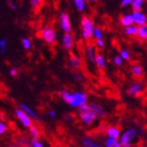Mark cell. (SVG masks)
I'll return each instance as SVG.
<instances>
[{
    "label": "cell",
    "mask_w": 147,
    "mask_h": 147,
    "mask_svg": "<svg viewBox=\"0 0 147 147\" xmlns=\"http://www.w3.org/2000/svg\"><path fill=\"white\" fill-rule=\"evenodd\" d=\"M59 97L71 108H77V109L88 103L87 94L84 92H69L67 89H62L59 92Z\"/></svg>",
    "instance_id": "6da1fadb"
},
{
    "label": "cell",
    "mask_w": 147,
    "mask_h": 147,
    "mask_svg": "<svg viewBox=\"0 0 147 147\" xmlns=\"http://www.w3.org/2000/svg\"><path fill=\"white\" fill-rule=\"evenodd\" d=\"M95 33V23L89 16H83L81 18V34L82 38L86 41V43L90 42L92 36Z\"/></svg>",
    "instance_id": "7a4b0ae2"
},
{
    "label": "cell",
    "mask_w": 147,
    "mask_h": 147,
    "mask_svg": "<svg viewBox=\"0 0 147 147\" xmlns=\"http://www.w3.org/2000/svg\"><path fill=\"white\" fill-rule=\"evenodd\" d=\"M78 117H79L80 121L86 126H90L96 120L98 119L96 113L90 110L88 103H86L85 105L78 108Z\"/></svg>",
    "instance_id": "3957f363"
},
{
    "label": "cell",
    "mask_w": 147,
    "mask_h": 147,
    "mask_svg": "<svg viewBox=\"0 0 147 147\" xmlns=\"http://www.w3.org/2000/svg\"><path fill=\"white\" fill-rule=\"evenodd\" d=\"M139 138H140L139 128H137L135 126H130V127H127L125 130L122 131L121 137L119 139V142L121 143V145H128L132 144Z\"/></svg>",
    "instance_id": "277c9868"
},
{
    "label": "cell",
    "mask_w": 147,
    "mask_h": 147,
    "mask_svg": "<svg viewBox=\"0 0 147 147\" xmlns=\"http://www.w3.org/2000/svg\"><path fill=\"white\" fill-rule=\"evenodd\" d=\"M146 86L142 81H135L134 83H131L130 85L127 87L126 89V94L132 98H139L144 94Z\"/></svg>",
    "instance_id": "5b68a950"
},
{
    "label": "cell",
    "mask_w": 147,
    "mask_h": 147,
    "mask_svg": "<svg viewBox=\"0 0 147 147\" xmlns=\"http://www.w3.org/2000/svg\"><path fill=\"white\" fill-rule=\"evenodd\" d=\"M40 38H42V40L45 43L52 45V44H55L56 41H57V35H56L55 30L53 28V26H45L43 28L41 31H40Z\"/></svg>",
    "instance_id": "8992f818"
},
{
    "label": "cell",
    "mask_w": 147,
    "mask_h": 147,
    "mask_svg": "<svg viewBox=\"0 0 147 147\" xmlns=\"http://www.w3.org/2000/svg\"><path fill=\"white\" fill-rule=\"evenodd\" d=\"M15 116H16V118L18 119L19 122L21 123V125L23 126V127H25V128L30 129L32 126L34 125V122H33V120L31 119V117L28 116V115H26L23 110L20 109V108L15 109Z\"/></svg>",
    "instance_id": "52a82bcc"
},
{
    "label": "cell",
    "mask_w": 147,
    "mask_h": 147,
    "mask_svg": "<svg viewBox=\"0 0 147 147\" xmlns=\"http://www.w3.org/2000/svg\"><path fill=\"white\" fill-rule=\"evenodd\" d=\"M90 110L96 113V116L98 117V119H105L107 117V110L105 109L104 106L97 102H90L88 103Z\"/></svg>",
    "instance_id": "ba28073f"
},
{
    "label": "cell",
    "mask_w": 147,
    "mask_h": 147,
    "mask_svg": "<svg viewBox=\"0 0 147 147\" xmlns=\"http://www.w3.org/2000/svg\"><path fill=\"white\" fill-rule=\"evenodd\" d=\"M59 23L61 28L64 31V33H71V19L69 16L66 12L60 13L59 16Z\"/></svg>",
    "instance_id": "9c48e42d"
},
{
    "label": "cell",
    "mask_w": 147,
    "mask_h": 147,
    "mask_svg": "<svg viewBox=\"0 0 147 147\" xmlns=\"http://www.w3.org/2000/svg\"><path fill=\"white\" fill-rule=\"evenodd\" d=\"M19 107L21 110H23L28 116L31 117V119L33 121H36V122H41V118L39 117V115L37 113V111L35 109H33L32 107H30L28 104H25V103H19L18 104Z\"/></svg>",
    "instance_id": "30bf717a"
},
{
    "label": "cell",
    "mask_w": 147,
    "mask_h": 147,
    "mask_svg": "<svg viewBox=\"0 0 147 147\" xmlns=\"http://www.w3.org/2000/svg\"><path fill=\"white\" fill-rule=\"evenodd\" d=\"M121 134H122V131H121V128H120L119 126L110 125L105 128V136H106V138L119 140L120 137H121Z\"/></svg>",
    "instance_id": "8fae6325"
},
{
    "label": "cell",
    "mask_w": 147,
    "mask_h": 147,
    "mask_svg": "<svg viewBox=\"0 0 147 147\" xmlns=\"http://www.w3.org/2000/svg\"><path fill=\"white\" fill-rule=\"evenodd\" d=\"M62 44H63L64 49L71 52V49L75 44V36L73 33H64L63 38H62Z\"/></svg>",
    "instance_id": "7c38bea8"
},
{
    "label": "cell",
    "mask_w": 147,
    "mask_h": 147,
    "mask_svg": "<svg viewBox=\"0 0 147 147\" xmlns=\"http://www.w3.org/2000/svg\"><path fill=\"white\" fill-rule=\"evenodd\" d=\"M69 64L71 68H74L76 71H79L82 68V60L78 55L74 54L73 52H69Z\"/></svg>",
    "instance_id": "4fadbf2b"
},
{
    "label": "cell",
    "mask_w": 147,
    "mask_h": 147,
    "mask_svg": "<svg viewBox=\"0 0 147 147\" xmlns=\"http://www.w3.org/2000/svg\"><path fill=\"white\" fill-rule=\"evenodd\" d=\"M96 54H97V46L95 45V42H88L86 45V56L90 63H95Z\"/></svg>",
    "instance_id": "5bb4252c"
},
{
    "label": "cell",
    "mask_w": 147,
    "mask_h": 147,
    "mask_svg": "<svg viewBox=\"0 0 147 147\" xmlns=\"http://www.w3.org/2000/svg\"><path fill=\"white\" fill-rule=\"evenodd\" d=\"M132 18H134V22L136 24L140 25V26L147 25V17L142 12H134Z\"/></svg>",
    "instance_id": "9a60e30c"
},
{
    "label": "cell",
    "mask_w": 147,
    "mask_h": 147,
    "mask_svg": "<svg viewBox=\"0 0 147 147\" xmlns=\"http://www.w3.org/2000/svg\"><path fill=\"white\" fill-rule=\"evenodd\" d=\"M130 74L131 76L135 78V79H141L144 77V69L141 65L136 63V64H132L131 67H130Z\"/></svg>",
    "instance_id": "2e32d148"
},
{
    "label": "cell",
    "mask_w": 147,
    "mask_h": 147,
    "mask_svg": "<svg viewBox=\"0 0 147 147\" xmlns=\"http://www.w3.org/2000/svg\"><path fill=\"white\" fill-rule=\"evenodd\" d=\"M95 64L99 69H104L105 68L106 61H105V58H104V56H103V54H102L100 51H97L96 59H95Z\"/></svg>",
    "instance_id": "e0dca14e"
},
{
    "label": "cell",
    "mask_w": 147,
    "mask_h": 147,
    "mask_svg": "<svg viewBox=\"0 0 147 147\" xmlns=\"http://www.w3.org/2000/svg\"><path fill=\"white\" fill-rule=\"evenodd\" d=\"M81 145H82V147H103L98 141L94 140L90 137L83 138L82 141H81Z\"/></svg>",
    "instance_id": "ac0fdd59"
},
{
    "label": "cell",
    "mask_w": 147,
    "mask_h": 147,
    "mask_svg": "<svg viewBox=\"0 0 147 147\" xmlns=\"http://www.w3.org/2000/svg\"><path fill=\"white\" fill-rule=\"evenodd\" d=\"M120 23L123 26H131V24L134 23V18H132V15L130 14H126V15H121L120 17Z\"/></svg>",
    "instance_id": "d6986e66"
},
{
    "label": "cell",
    "mask_w": 147,
    "mask_h": 147,
    "mask_svg": "<svg viewBox=\"0 0 147 147\" xmlns=\"http://www.w3.org/2000/svg\"><path fill=\"white\" fill-rule=\"evenodd\" d=\"M28 131H30V138H32V139H38V140H39V138L41 137V130H40L39 127L37 125H35V124L28 129Z\"/></svg>",
    "instance_id": "ffe728a7"
},
{
    "label": "cell",
    "mask_w": 147,
    "mask_h": 147,
    "mask_svg": "<svg viewBox=\"0 0 147 147\" xmlns=\"http://www.w3.org/2000/svg\"><path fill=\"white\" fill-rule=\"evenodd\" d=\"M144 2H145V0H135V1L131 3L134 12H141L142 9H143Z\"/></svg>",
    "instance_id": "44dd1931"
},
{
    "label": "cell",
    "mask_w": 147,
    "mask_h": 147,
    "mask_svg": "<svg viewBox=\"0 0 147 147\" xmlns=\"http://www.w3.org/2000/svg\"><path fill=\"white\" fill-rule=\"evenodd\" d=\"M138 36L140 39L147 40V25L140 26V28H138Z\"/></svg>",
    "instance_id": "7402d4cb"
},
{
    "label": "cell",
    "mask_w": 147,
    "mask_h": 147,
    "mask_svg": "<svg viewBox=\"0 0 147 147\" xmlns=\"http://www.w3.org/2000/svg\"><path fill=\"white\" fill-rule=\"evenodd\" d=\"M74 3L76 5V9L79 12H83L86 7V1L85 0H74Z\"/></svg>",
    "instance_id": "603a6c76"
},
{
    "label": "cell",
    "mask_w": 147,
    "mask_h": 147,
    "mask_svg": "<svg viewBox=\"0 0 147 147\" xmlns=\"http://www.w3.org/2000/svg\"><path fill=\"white\" fill-rule=\"evenodd\" d=\"M125 34L130 37L138 36V28L132 26V25L131 26H128V28H126V30H125Z\"/></svg>",
    "instance_id": "cb8c5ba5"
},
{
    "label": "cell",
    "mask_w": 147,
    "mask_h": 147,
    "mask_svg": "<svg viewBox=\"0 0 147 147\" xmlns=\"http://www.w3.org/2000/svg\"><path fill=\"white\" fill-rule=\"evenodd\" d=\"M118 143H120L119 140H116V139L106 138L104 140V146L105 147H115Z\"/></svg>",
    "instance_id": "d4e9b609"
},
{
    "label": "cell",
    "mask_w": 147,
    "mask_h": 147,
    "mask_svg": "<svg viewBox=\"0 0 147 147\" xmlns=\"http://www.w3.org/2000/svg\"><path fill=\"white\" fill-rule=\"evenodd\" d=\"M41 5H42V0H31V7L35 12H38Z\"/></svg>",
    "instance_id": "484cf974"
},
{
    "label": "cell",
    "mask_w": 147,
    "mask_h": 147,
    "mask_svg": "<svg viewBox=\"0 0 147 147\" xmlns=\"http://www.w3.org/2000/svg\"><path fill=\"white\" fill-rule=\"evenodd\" d=\"M21 43H22V46H23V49H25V51H30L32 47V41L28 38H26V37H23L21 39Z\"/></svg>",
    "instance_id": "4316f807"
},
{
    "label": "cell",
    "mask_w": 147,
    "mask_h": 147,
    "mask_svg": "<svg viewBox=\"0 0 147 147\" xmlns=\"http://www.w3.org/2000/svg\"><path fill=\"white\" fill-rule=\"evenodd\" d=\"M120 57L122 58V60H126V61L130 60V54L127 49H121L120 51Z\"/></svg>",
    "instance_id": "83f0119b"
},
{
    "label": "cell",
    "mask_w": 147,
    "mask_h": 147,
    "mask_svg": "<svg viewBox=\"0 0 147 147\" xmlns=\"http://www.w3.org/2000/svg\"><path fill=\"white\" fill-rule=\"evenodd\" d=\"M7 130H9V126H7V124L0 120V136L5 135L6 132H7Z\"/></svg>",
    "instance_id": "f1b7e54d"
},
{
    "label": "cell",
    "mask_w": 147,
    "mask_h": 147,
    "mask_svg": "<svg viewBox=\"0 0 147 147\" xmlns=\"http://www.w3.org/2000/svg\"><path fill=\"white\" fill-rule=\"evenodd\" d=\"M94 37H95V40L102 39V37H103V32H102V28H100V26H97V28H95Z\"/></svg>",
    "instance_id": "f546056e"
},
{
    "label": "cell",
    "mask_w": 147,
    "mask_h": 147,
    "mask_svg": "<svg viewBox=\"0 0 147 147\" xmlns=\"http://www.w3.org/2000/svg\"><path fill=\"white\" fill-rule=\"evenodd\" d=\"M73 77L74 79H75V81L76 82H83V80H84V76H83L82 73H80V71H75V73L73 74Z\"/></svg>",
    "instance_id": "4dcf8cb0"
},
{
    "label": "cell",
    "mask_w": 147,
    "mask_h": 147,
    "mask_svg": "<svg viewBox=\"0 0 147 147\" xmlns=\"http://www.w3.org/2000/svg\"><path fill=\"white\" fill-rule=\"evenodd\" d=\"M6 43H7L6 38H3V39L0 40V52L2 54H5L6 52Z\"/></svg>",
    "instance_id": "1f68e13d"
},
{
    "label": "cell",
    "mask_w": 147,
    "mask_h": 147,
    "mask_svg": "<svg viewBox=\"0 0 147 147\" xmlns=\"http://www.w3.org/2000/svg\"><path fill=\"white\" fill-rule=\"evenodd\" d=\"M31 142H32V146L33 147H45L42 142L38 140V139H32L31 138Z\"/></svg>",
    "instance_id": "d6a6232c"
},
{
    "label": "cell",
    "mask_w": 147,
    "mask_h": 147,
    "mask_svg": "<svg viewBox=\"0 0 147 147\" xmlns=\"http://www.w3.org/2000/svg\"><path fill=\"white\" fill-rule=\"evenodd\" d=\"M113 64L116 65V66H122V64H123L122 58H121L120 56H116V57L113 58Z\"/></svg>",
    "instance_id": "836d02e7"
},
{
    "label": "cell",
    "mask_w": 147,
    "mask_h": 147,
    "mask_svg": "<svg viewBox=\"0 0 147 147\" xmlns=\"http://www.w3.org/2000/svg\"><path fill=\"white\" fill-rule=\"evenodd\" d=\"M95 45L97 46L98 49H103V47H104V41H103V39L95 40Z\"/></svg>",
    "instance_id": "e575fe53"
},
{
    "label": "cell",
    "mask_w": 147,
    "mask_h": 147,
    "mask_svg": "<svg viewBox=\"0 0 147 147\" xmlns=\"http://www.w3.org/2000/svg\"><path fill=\"white\" fill-rule=\"evenodd\" d=\"M18 74H19V71L16 67H12L11 69H9V75H11L12 77H17L18 76Z\"/></svg>",
    "instance_id": "d590c367"
},
{
    "label": "cell",
    "mask_w": 147,
    "mask_h": 147,
    "mask_svg": "<svg viewBox=\"0 0 147 147\" xmlns=\"http://www.w3.org/2000/svg\"><path fill=\"white\" fill-rule=\"evenodd\" d=\"M135 0H122V2H121V6H126L128 5V4H131Z\"/></svg>",
    "instance_id": "8d00e7d4"
},
{
    "label": "cell",
    "mask_w": 147,
    "mask_h": 147,
    "mask_svg": "<svg viewBox=\"0 0 147 147\" xmlns=\"http://www.w3.org/2000/svg\"><path fill=\"white\" fill-rule=\"evenodd\" d=\"M12 1H13V0H6V3H7V5H9L12 9H17V6H16L15 4L12 2Z\"/></svg>",
    "instance_id": "74e56055"
},
{
    "label": "cell",
    "mask_w": 147,
    "mask_h": 147,
    "mask_svg": "<svg viewBox=\"0 0 147 147\" xmlns=\"http://www.w3.org/2000/svg\"><path fill=\"white\" fill-rule=\"evenodd\" d=\"M49 117H51L52 119H56L57 118V113L55 110H49Z\"/></svg>",
    "instance_id": "f35d334b"
},
{
    "label": "cell",
    "mask_w": 147,
    "mask_h": 147,
    "mask_svg": "<svg viewBox=\"0 0 147 147\" xmlns=\"http://www.w3.org/2000/svg\"><path fill=\"white\" fill-rule=\"evenodd\" d=\"M9 147H20V145H19L18 142L15 140V141H12L9 143Z\"/></svg>",
    "instance_id": "ab89813d"
},
{
    "label": "cell",
    "mask_w": 147,
    "mask_h": 147,
    "mask_svg": "<svg viewBox=\"0 0 147 147\" xmlns=\"http://www.w3.org/2000/svg\"><path fill=\"white\" fill-rule=\"evenodd\" d=\"M86 2L89 3V4H92V3H96V2H98V0H85Z\"/></svg>",
    "instance_id": "60d3db41"
},
{
    "label": "cell",
    "mask_w": 147,
    "mask_h": 147,
    "mask_svg": "<svg viewBox=\"0 0 147 147\" xmlns=\"http://www.w3.org/2000/svg\"><path fill=\"white\" fill-rule=\"evenodd\" d=\"M64 118H65V120H66V121H71V116H69V115H66Z\"/></svg>",
    "instance_id": "b9f144b4"
},
{
    "label": "cell",
    "mask_w": 147,
    "mask_h": 147,
    "mask_svg": "<svg viewBox=\"0 0 147 147\" xmlns=\"http://www.w3.org/2000/svg\"><path fill=\"white\" fill-rule=\"evenodd\" d=\"M123 147H135L132 144H128V145H122Z\"/></svg>",
    "instance_id": "7bdbcfd3"
},
{
    "label": "cell",
    "mask_w": 147,
    "mask_h": 147,
    "mask_svg": "<svg viewBox=\"0 0 147 147\" xmlns=\"http://www.w3.org/2000/svg\"><path fill=\"white\" fill-rule=\"evenodd\" d=\"M115 147H123V146H122V145H121V143H118V144H117Z\"/></svg>",
    "instance_id": "ee69618b"
},
{
    "label": "cell",
    "mask_w": 147,
    "mask_h": 147,
    "mask_svg": "<svg viewBox=\"0 0 147 147\" xmlns=\"http://www.w3.org/2000/svg\"><path fill=\"white\" fill-rule=\"evenodd\" d=\"M64 147H67V146H64Z\"/></svg>",
    "instance_id": "f6af8a7d"
}]
</instances>
